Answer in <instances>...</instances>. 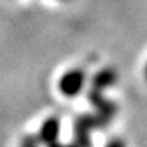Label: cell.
<instances>
[{
	"label": "cell",
	"instance_id": "obj_1",
	"mask_svg": "<svg viewBox=\"0 0 147 147\" xmlns=\"http://www.w3.org/2000/svg\"><path fill=\"white\" fill-rule=\"evenodd\" d=\"M106 124L98 115H85L80 116L79 119H75L74 124V136H75V144L79 147H92L90 141V131L95 127H101Z\"/></svg>",
	"mask_w": 147,
	"mask_h": 147
},
{
	"label": "cell",
	"instance_id": "obj_2",
	"mask_svg": "<svg viewBox=\"0 0 147 147\" xmlns=\"http://www.w3.org/2000/svg\"><path fill=\"white\" fill-rule=\"evenodd\" d=\"M85 80V74L82 70H70L64 75L61 82H59V90L62 92L65 96H74L82 90Z\"/></svg>",
	"mask_w": 147,
	"mask_h": 147
},
{
	"label": "cell",
	"instance_id": "obj_3",
	"mask_svg": "<svg viewBox=\"0 0 147 147\" xmlns=\"http://www.w3.org/2000/svg\"><path fill=\"white\" fill-rule=\"evenodd\" d=\"M88 96H90V101L93 103V106L98 110V116H100L105 123H108L116 113V105H113L111 101L105 100V98L100 95V90H93V92H90Z\"/></svg>",
	"mask_w": 147,
	"mask_h": 147
},
{
	"label": "cell",
	"instance_id": "obj_4",
	"mask_svg": "<svg viewBox=\"0 0 147 147\" xmlns=\"http://www.w3.org/2000/svg\"><path fill=\"white\" fill-rule=\"evenodd\" d=\"M59 127H61V124H59L57 118H49V119H46L44 121V124L41 126L39 136H38L39 142L46 144V146L56 142L57 141V137H59Z\"/></svg>",
	"mask_w": 147,
	"mask_h": 147
},
{
	"label": "cell",
	"instance_id": "obj_5",
	"mask_svg": "<svg viewBox=\"0 0 147 147\" xmlns=\"http://www.w3.org/2000/svg\"><path fill=\"white\" fill-rule=\"evenodd\" d=\"M115 80H116V75L113 70H103L93 79V87L95 90H103L106 87H110L111 84H115Z\"/></svg>",
	"mask_w": 147,
	"mask_h": 147
},
{
	"label": "cell",
	"instance_id": "obj_6",
	"mask_svg": "<svg viewBox=\"0 0 147 147\" xmlns=\"http://www.w3.org/2000/svg\"><path fill=\"white\" fill-rule=\"evenodd\" d=\"M36 144H38V141L34 137H25L23 142H21V147H36Z\"/></svg>",
	"mask_w": 147,
	"mask_h": 147
},
{
	"label": "cell",
	"instance_id": "obj_7",
	"mask_svg": "<svg viewBox=\"0 0 147 147\" xmlns=\"http://www.w3.org/2000/svg\"><path fill=\"white\" fill-rule=\"evenodd\" d=\"M106 147H126V144H124L123 139H113V141L108 142V146Z\"/></svg>",
	"mask_w": 147,
	"mask_h": 147
},
{
	"label": "cell",
	"instance_id": "obj_8",
	"mask_svg": "<svg viewBox=\"0 0 147 147\" xmlns=\"http://www.w3.org/2000/svg\"><path fill=\"white\" fill-rule=\"evenodd\" d=\"M47 147H79V146H77V144H69V146H62V144H59V142L56 141V142H53V144H49Z\"/></svg>",
	"mask_w": 147,
	"mask_h": 147
},
{
	"label": "cell",
	"instance_id": "obj_9",
	"mask_svg": "<svg viewBox=\"0 0 147 147\" xmlns=\"http://www.w3.org/2000/svg\"><path fill=\"white\" fill-rule=\"evenodd\" d=\"M146 74H147V70H146Z\"/></svg>",
	"mask_w": 147,
	"mask_h": 147
}]
</instances>
